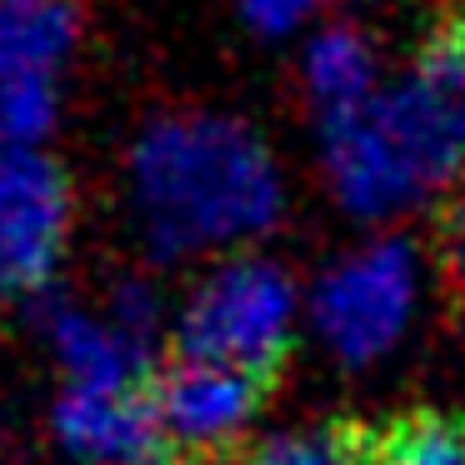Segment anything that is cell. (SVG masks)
<instances>
[{
    "label": "cell",
    "mask_w": 465,
    "mask_h": 465,
    "mask_svg": "<svg viewBox=\"0 0 465 465\" xmlns=\"http://www.w3.org/2000/svg\"><path fill=\"white\" fill-rule=\"evenodd\" d=\"M245 465H381V425L341 415L311 430H281L255 445Z\"/></svg>",
    "instance_id": "11"
},
{
    "label": "cell",
    "mask_w": 465,
    "mask_h": 465,
    "mask_svg": "<svg viewBox=\"0 0 465 465\" xmlns=\"http://www.w3.org/2000/svg\"><path fill=\"white\" fill-rule=\"evenodd\" d=\"M315 5H321V0H241L245 21H251L255 31H265V35L295 31V25H301L305 15L315 11Z\"/></svg>",
    "instance_id": "14"
},
{
    "label": "cell",
    "mask_w": 465,
    "mask_h": 465,
    "mask_svg": "<svg viewBox=\"0 0 465 465\" xmlns=\"http://www.w3.org/2000/svg\"><path fill=\"white\" fill-rule=\"evenodd\" d=\"M41 335L65 371V385H145L155 341L125 331L111 311L51 301L41 311Z\"/></svg>",
    "instance_id": "9"
},
{
    "label": "cell",
    "mask_w": 465,
    "mask_h": 465,
    "mask_svg": "<svg viewBox=\"0 0 465 465\" xmlns=\"http://www.w3.org/2000/svg\"><path fill=\"white\" fill-rule=\"evenodd\" d=\"M81 45L71 0H0V155L41 151Z\"/></svg>",
    "instance_id": "4"
},
{
    "label": "cell",
    "mask_w": 465,
    "mask_h": 465,
    "mask_svg": "<svg viewBox=\"0 0 465 465\" xmlns=\"http://www.w3.org/2000/svg\"><path fill=\"white\" fill-rule=\"evenodd\" d=\"M305 91L321 115V125L345 121V115L365 111L375 101V51L355 25L335 21L305 51Z\"/></svg>",
    "instance_id": "10"
},
{
    "label": "cell",
    "mask_w": 465,
    "mask_h": 465,
    "mask_svg": "<svg viewBox=\"0 0 465 465\" xmlns=\"http://www.w3.org/2000/svg\"><path fill=\"white\" fill-rule=\"evenodd\" d=\"M71 235V185L41 151L0 155V301L51 281Z\"/></svg>",
    "instance_id": "6"
},
{
    "label": "cell",
    "mask_w": 465,
    "mask_h": 465,
    "mask_svg": "<svg viewBox=\"0 0 465 465\" xmlns=\"http://www.w3.org/2000/svg\"><path fill=\"white\" fill-rule=\"evenodd\" d=\"M371 115L415 195L465 171V15L425 31L405 81L375 95Z\"/></svg>",
    "instance_id": "3"
},
{
    "label": "cell",
    "mask_w": 465,
    "mask_h": 465,
    "mask_svg": "<svg viewBox=\"0 0 465 465\" xmlns=\"http://www.w3.org/2000/svg\"><path fill=\"white\" fill-rule=\"evenodd\" d=\"M51 430L75 465H165V425L145 385H65Z\"/></svg>",
    "instance_id": "8"
},
{
    "label": "cell",
    "mask_w": 465,
    "mask_h": 465,
    "mask_svg": "<svg viewBox=\"0 0 465 465\" xmlns=\"http://www.w3.org/2000/svg\"><path fill=\"white\" fill-rule=\"evenodd\" d=\"M265 391H271V381H261V375L181 355L171 371H161L151 401L165 425V440L191 450V460H201V455H221L255 420Z\"/></svg>",
    "instance_id": "7"
},
{
    "label": "cell",
    "mask_w": 465,
    "mask_h": 465,
    "mask_svg": "<svg viewBox=\"0 0 465 465\" xmlns=\"http://www.w3.org/2000/svg\"><path fill=\"white\" fill-rule=\"evenodd\" d=\"M165 465H205V460H165Z\"/></svg>",
    "instance_id": "15"
},
{
    "label": "cell",
    "mask_w": 465,
    "mask_h": 465,
    "mask_svg": "<svg viewBox=\"0 0 465 465\" xmlns=\"http://www.w3.org/2000/svg\"><path fill=\"white\" fill-rule=\"evenodd\" d=\"M415 305V255L405 241H375L361 255L331 265L311 295L315 335L335 361L371 365L401 341Z\"/></svg>",
    "instance_id": "5"
},
{
    "label": "cell",
    "mask_w": 465,
    "mask_h": 465,
    "mask_svg": "<svg viewBox=\"0 0 465 465\" xmlns=\"http://www.w3.org/2000/svg\"><path fill=\"white\" fill-rule=\"evenodd\" d=\"M440 261H445V275L455 281V291L465 295V171L440 215Z\"/></svg>",
    "instance_id": "13"
},
{
    "label": "cell",
    "mask_w": 465,
    "mask_h": 465,
    "mask_svg": "<svg viewBox=\"0 0 465 465\" xmlns=\"http://www.w3.org/2000/svg\"><path fill=\"white\" fill-rule=\"evenodd\" d=\"M381 465H465V411H405L381 425Z\"/></svg>",
    "instance_id": "12"
},
{
    "label": "cell",
    "mask_w": 465,
    "mask_h": 465,
    "mask_svg": "<svg viewBox=\"0 0 465 465\" xmlns=\"http://www.w3.org/2000/svg\"><path fill=\"white\" fill-rule=\"evenodd\" d=\"M125 191L141 241L161 261L235 251L281 221V171L265 141L225 115H161L131 145Z\"/></svg>",
    "instance_id": "1"
},
{
    "label": "cell",
    "mask_w": 465,
    "mask_h": 465,
    "mask_svg": "<svg viewBox=\"0 0 465 465\" xmlns=\"http://www.w3.org/2000/svg\"><path fill=\"white\" fill-rule=\"evenodd\" d=\"M295 281L265 255L221 261L175 315V345L191 361L275 381L295 345Z\"/></svg>",
    "instance_id": "2"
}]
</instances>
